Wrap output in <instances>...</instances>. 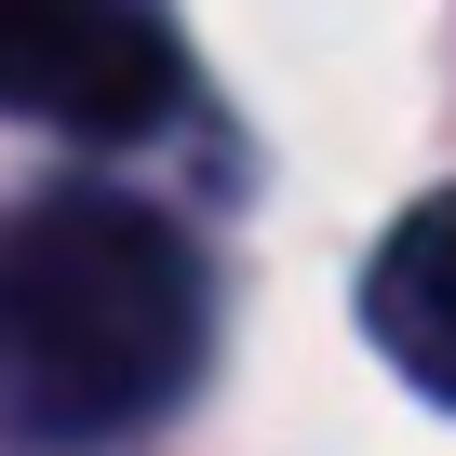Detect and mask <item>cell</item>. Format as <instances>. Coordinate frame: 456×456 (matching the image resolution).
<instances>
[{"label": "cell", "mask_w": 456, "mask_h": 456, "mask_svg": "<svg viewBox=\"0 0 456 456\" xmlns=\"http://www.w3.org/2000/svg\"><path fill=\"white\" fill-rule=\"evenodd\" d=\"M175 94H188V54L161 0H0V108L14 121L121 148V134H161Z\"/></svg>", "instance_id": "obj_2"}, {"label": "cell", "mask_w": 456, "mask_h": 456, "mask_svg": "<svg viewBox=\"0 0 456 456\" xmlns=\"http://www.w3.org/2000/svg\"><path fill=\"white\" fill-rule=\"evenodd\" d=\"M201 362V256L148 201L68 188L0 242V376L41 429H134Z\"/></svg>", "instance_id": "obj_1"}, {"label": "cell", "mask_w": 456, "mask_h": 456, "mask_svg": "<svg viewBox=\"0 0 456 456\" xmlns=\"http://www.w3.org/2000/svg\"><path fill=\"white\" fill-rule=\"evenodd\" d=\"M362 322H376V349H389L403 389L456 403V188L416 201L389 242H376V269H362Z\"/></svg>", "instance_id": "obj_3"}]
</instances>
